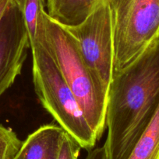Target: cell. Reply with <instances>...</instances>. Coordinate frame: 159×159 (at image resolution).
I'll return each instance as SVG.
<instances>
[{
    "label": "cell",
    "mask_w": 159,
    "mask_h": 159,
    "mask_svg": "<svg viewBox=\"0 0 159 159\" xmlns=\"http://www.w3.org/2000/svg\"><path fill=\"white\" fill-rule=\"evenodd\" d=\"M159 106V37L113 74L108 93V159H127Z\"/></svg>",
    "instance_id": "6da1fadb"
},
{
    "label": "cell",
    "mask_w": 159,
    "mask_h": 159,
    "mask_svg": "<svg viewBox=\"0 0 159 159\" xmlns=\"http://www.w3.org/2000/svg\"><path fill=\"white\" fill-rule=\"evenodd\" d=\"M80 149V144L70 134L65 132L57 159H78Z\"/></svg>",
    "instance_id": "7c38bea8"
},
{
    "label": "cell",
    "mask_w": 159,
    "mask_h": 159,
    "mask_svg": "<svg viewBox=\"0 0 159 159\" xmlns=\"http://www.w3.org/2000/svg\"><path fill=\"white\" fill-rule=\"evenodd\" d=\"M98 80L108 89L113 75L114 44L111 11L101 0L79 24L63 26Z\"/></svg>",
    "instance_id": "5b68a950"
},
{
    "label": "cell",
    "mask_w": 159,
    "mask_h": 159,
    "mask_svg": "<svg viewBox=\"0 0 159 159\" xmlns=\"http://www.w3.org/2000/svg\"><path fill=\"white\" fill-rule=\"evenodd\" d=\"M85 159H108L107 152L104 145L88 151V154Z\"/></svg>",
    "instance_id": "4fadbf2b"
},
{
    "label": "cell",
    "mask_w": 159,
    "mask_h": 159,
    "mask_svg": "<svg viewBox=\"0 0 159 159\" xmlns=\"http://www.w3.org/2000/svg\"><path fill=\"white\" fill-rule=\"evenodd\" d=\"M31 50L33 82L41 105L81 148L93 149L98 138L48 50L46 36Z\"/></svg>",
    "instance_id": "3957f363"
},
{
    "label": "cell",
    "mask_w": 159,
    "mask_h": 159,
    "mask_svg": "<svg viewBox=\"0 0 159 159\" xmlns=\"http://www.w3.org/2000/svg\"><path fill=\"white\" fill-rule=\"evenodd\" d=\"M15 159H16V158H15Z\"/></svg>",
    "instance_id": "9a60e30c"
},
{
    "label": "cell",
    "mask_w": 159,
    "mask_h": 159,
    "mask_svg": "<svg viewBox=\"0 0 159 159\" xmlns=\"http://www.w3.org/2000/svg\"><path fill=\"white\" fill-rule=\"evenodd\" d=\"M12 2V0H0V20Z\"/></svg>",
    "instance_id": "5bb4252c"
},
{
    "label": "cell",
    "mask_w": 159,
    "mask_h": 159,
    "mask_svg": "<svg viewBox=\"0 0 159 159\" xmlns=\"http://www.w3.org/2000/svg\"><path fill=\"white\" fill-rule=\"evenodd\" d=\"M22 144L12 129L0 124V159H15Z\"/></svg>",
    "instance_id": "8fae6325"
},
{
    "label": "cell",
    "mask_w": 159,
    "mask_h": 159,
    "mask_svg": "<svg viewBox=\"0 0 159 159\" xmlns=\"http://www.w3.org/2000/svg\"><path fill=\"white\" fill-rule=\"evenodd\" d=\"M101 0H47L48 15L62 26H74L85 20Z\"/></svg>",
    "instance_id": "ba28073f"
},
{
    "label": "cell",
    "mask_w": 159,
    "mask_h": 159,
    "mask_svg": "<svg viewBox=\"0 0 159 159\" xmlns=\"http://www.w3.org/2000/svg\"><path fill=\"white\" fill-rule=\"evenodd\" d=\"M29 48L24 20L12 0L0 20V97L21 72Z\"/></svg>",
    "instance_id": "8992f818"
},
{
    "label": "cell",
    "mask_w": 159,
    "mask_h": 159,
    "mask_svg": "<svg viewBox=\"0 0 159 159\" xmlns=\"http://www.w3.org/2000/svg\"><path fill=\"white\" fill-rule=\"evenodd\" d=\"M127 159H159V106Z\"/></svg>",
    "instance_id": "30bf717a"
},
{
    "label": "cell",
    "mask_w": 159,
    "mask_h": 159,
    "mask_svg": "<svg viewBox=\"0 0 159 159\" xmlns=\"http://www.w3.org/2000/svg\"><path fill=\"white\" fill-rule=\"evenodd\" d=\"M65 132L55 124L39 127L23 141L16 159H57Z\"/></svg>",
    "instance_id": "52a82bcc"
},
{
    "label": "cell",
    "mask_w": 159,
    "mask_h": 159,
    "mask_svg": "<svg viewBox=\"0 0 159 159\" xmlns=\"http://www.w3.org/2000/svg\"><path fill=\"white\" fill-rule=\"evenodd\" d=\"M105 1L112 16L115 74L159 37V0Z\"/></svg>",
    "instance_id": "277c9868"
},
{
    "label": "cell",
    "mask_w": 159,
    "mask_h": 159,
    "mask_svg": "<svg viewBox=\"0 0 159 159\" xmlns=\"http://www.w3.org/2000/svg\"><path fill=\"white\" fill-rule=\"evenodd\" d=\"M44 23L48 50L76 96L87 122L100 140L106 127L108 89L89 68L65 28L47 12L44 16Z\"/></svg>",
    "instance_id": "7a4b0ae2"
},
{
    "label": "cell",
    "mask_w": 159,
    "mask_h": 159,
    "mask_svg": "<svg viewBox=\"0 0 159 159\" xmlns=\"http://www.w3.org/2000/svg\"><path fill=\"white\" fill-rule=\"evenodd\" d=\"M22 14L28 39L30 48L39 39L45 36L44 23L45 0H15Z\"/></svg>",
    "instance_id": "9c48e42d"
}]
</instances>
